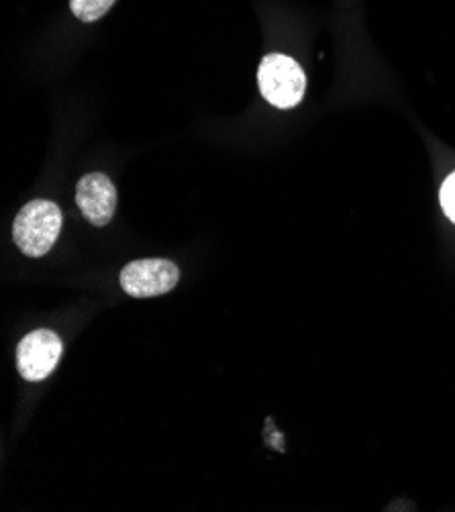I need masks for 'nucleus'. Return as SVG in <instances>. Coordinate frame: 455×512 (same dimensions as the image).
Returning <instances> with one entry per match:
<instances>
[{"mask_svg":"<svg viewBox=\"0 0 455 512\" xmlns=\"http://www.w3.org/2000/svg\"><path fill=\"white\" fill-rule=\"evenodd\" d=\"M62 221V211L56 202L31 200L13 223V239L29 258H41L60 237Z\"/></svg>","mask_w":455,"mask_h":512,"instance_id":"f257e3e1","label":"nucleus"},{"mask_svg":"<svg viewBox=\"0 0 455 512\" xmlns=\"http://www.w3.org/2000/svg\"><path fill=\"white\" fill-rule=\"evenodd\" d=\"M258 84L270 105L276 109H294L305 96L307 76L296 60L282 54H270L260 64Z\"/></svg>","mask_w":455,"mask_h":512,"instance_id":"f03ea898","label":"nucleus"},{"mask_svg":"<svg viewBox=\"0 0 455 512\" xmlns=\"http://www.w3.org/2000/svg\"><path fill=\"white\" fill-rule=\"evenodd\" d=\"M64 353L62 339L49 329H37L23 337L17 349V366L25 380L41 382L52 374Z\"/></svg>","mask_w":455,"mask_h":512,"instance_id":"7ed1b4c3","label":"nucleus"},{"mask_svg":"<svg viewBox=\"0 0 455 512\" xmlns=\"http://www.w3.org/2000/svg\"><path fill=\"white\" fill-rule=\"evenodd\" d=\"M178 280V266L168 260H137L121 272V288L133 298L162 296L176 288Z\"/></svg>","mask_w":455,"mask_h":512,"instance_id":"20e7f679","label":"nucleus"},{"mask_svg":"<svg viewBox=\"0 0 455 512\" xmlns=\"http://www.w3.org/2000/svg\"><path fill=\"white\" fill-rule=\"evenodd\" d=\"M78 209L94 227L111 223L117 209V188L105 174H86L76 188Z\"/></svg>","mask_w":455,"mask_h":512,"instance_id":"39448f33","label":"nucleus"},{"mask_svg":"<svg viewBox=\"0 0 455 512\" xmlns=\"http://www.w3.org/2000/svg\"><path fill=\"white\" fill-rule=\"evenodd\" d=\"M117 0H70V9L76 19L94 23L111 11Z\"/></svg>","mask_w":455,"mask_h":512,"instance_id":"423d86ee","label":"nucleus"},{"mask_svg":"<svg viewBox=\"0 0 455 512\" xmlns=\"http://www.w3.org/2000/svg\"><path fill=\"white\" fill-rule=\"evenodd\" d=\"M441 207H443V213L455 223V172L443 182Z\"/></svg>","mask_w":455,"mask_h":512,"instance_id":"0eeeda50","label":"nucleus"}]
</instances>
